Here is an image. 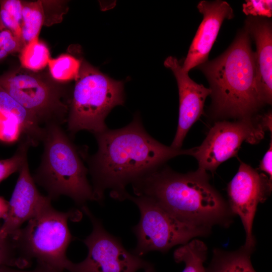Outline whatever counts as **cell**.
Listing matches in <instances>:
<instances>
[{
	"mask_svg": "<svg viewBox=\"0 0 272 272\" xmlns=\"http://www.w3.org/2000/svg\"><path fill=\"white\" fill-rule=\"evenodd\" d=\"M76 213L58 211L51 203L43 208L25 227L10 236L20 257L29 264L34 258L37 263L68 271L72 262L66 251L72 236L67 223Z\"/></svg>",
	"mask_w": 272,
	"mask_h": 272,
	"instance_id": "6",
	"label": "cell"
},
{
	"mask_svg": "<svg viewBox=\"0 0 272 272\" xmlns=\"http://www.w3.org/2000/svg\"><path fill=\"white\" fill-rule=\"evenodd\" d=\"M23 133L19 122L15 119L6 116L0 112V140L6 143L17 141Z\"/></svg>",
	"mask_w": 272,
	"mask_h": 272,
	"instance_id": "26",
	"label": "cell"
},
{
	"mask_svg": "<svg viewBox=\"0 0 272 272\" xmlns=\"http://www.w3.org/2000/svg\"><path fill=\"white\" fill-rule=\"evenodd\" d=\"M19 57L23 68L38 71L48 64L50 54L46 45L36 36L23 47Z\"/></svg>",
	"mask_w": 272,
	"mask_h": 272,
	"instance_id": "20",
	"label": "cell"
},
{
	"mask_svg": "<svg viewBox=\"0 0 272 272\" xmlns=\"http://www.w3.org/2000/svg\"><path fill=\"white\" fill-rule=\"evenodd\" d=\"M0 112L7 117L16 119L21 125L23 138L31 146L42 141L44 130L34 117L0 87Z\"/></svg>",
	"mask_w": 272,
	"mask_h": 272,
	"instance_id": "16",
	"label": "cell"
},
{
	"mask_svg": "<svg viewBox=\"0 0 272 272\" xmlns=\"http://www.w3.org/2000/svg\"><path fill=\"white\" fill-rule=\"evenodd\" d=\"M29 264L20 256L11 237L0 238V268L3 266H17L20 268Z\"/></svg>",
	"mask_w": 272,
	"mask_h": 272,
	"instance_id": "24",
	"label": "cell"
},
{
	"mask_svg": "<svg viewBox=\"0 0 272 272\" xmlns=\"http://www.w3.org/2000/svg\"><path fill=\"white\" fill-rule=\"evenodd\" d=\"M82 209L93 227L91 233L83 241L88 254L83 261L72 262L68 272H137L152 265L128 251L119 239L106 231L86 205Z\"/></svg>",
	"mask_w": 272,
	"mask_h": 272,
	"instance_id": "10",
	"label": "cell"
},
{
	"mask_svg": "<svg viewBox=\"0 0 272 272\" xmlns=\"http://www.w3.org/2000/svg\"><path fill=\"white\" fill-rule=\"evenodd\" d=\"M125 199L134 202L140 212V221L132 229L137 244L132 253L138 256L152 251L165 252L195 237L205 236L212 229L180 220L149 197L127 193Z\"/></svg>",
	"mask_w": 272,
	"mask_h": 272,
	"instance_id": "7",
	"label": "cell"
},
{
	"mask_svg": "<svg viewBox=\"0 0 272 272\" xmlns=\"http://www.w3.org/2000/svg\"><path fill=\"white\" fill-rule=\"evenodd\" d=\"M131 184L136 196L152 199L184 222L212 229L233 221L228 203L210 184L205 170L182 174L163 165Z\"/></svg>",
	"mask_w": 272,
	"mask_h": 272,
	"instance_id": "2",
	"label": "cell"
},
{
	"mask_svg": "<svg viewBox=\"0 0 272 272\" xmlns=\"http://www.w3.org/2000/svg\"><path fill=\"white\" fill-rule=\"evenodd\" d=\"M44 22L42 1H22L21 40L24 45L38 36Z\"/></svg>",
	"mask_w": 272,
	"mask_h": 272,
	"instance_id": "19",
	"label": "cell"
},
{
	"mask_svg": "<svg viewBox=\"0 0 272 272\" xmlns=\"http://www.w3.org/2000/svg\"><path fill=\"white\" fill-rule=\"evenodd\" d=\"M97 152L87 158L92 178L94 199L102 201L105 191L111 197L125 200L126 186L181 155H191L190 149L166 146L145 130L138 113L126 126L105 130L94 135Z\"/></svg>",
	"mask_w": 272,
	"mask_h": 272,
	"instance_id": "1",
	"label": "cell"
},
{
	"mask_svg": "<svg viewBox=\"0 0 272 272\" xmlns=\"http://www.w3.org/2000/svg\"><path fill=\"white\" fill-rule=\"evenodd\" d=\"M0 20L3 25L22 42L21 40L22 1L19 0L0 1Z\"/></svg>",
	"mask_w": 272,
	"mask_h": 272,
	"instance_id": "22",
	"label": "cell"
},
{
	"mask_svg": "<svg viewBox=\"0 0 272 272\" xmlns=\"http://www.w3.org/2000/svg\"><path fill=\"white\" fill-rule=\"evenodd\" d=\"M42 142L44 149L40 164L32 175L51 199L65 195L82 207L94 200L93 189L87 179L84 151L76 147L56 124L47 125Z\"/></svg>",
	"mask_w": 272,
	"mask_h": 272,
	"instance_id": "4",
	"label": "cell"
},
{
	"mask_svg": "<svg viewBox=\"0 0 272 272\" xmlns=\"http://www.w3.org/2000/svg\"><path fill=\"white\" fill-rule=\"evenodd\" d=\"M198 66L209 82L213 117H251L264 104L257 86L255 53L245 30L222 55Z\"/></svg>",
	"mask_w": 272,
	"mask_h": 272,
	"instance_id": "3",
	"label": "cell"
},
{
	"mask_svg": "<svg viewBox=\"0 0 272 272\" xmlns=\"http://www.w3.org/2000/svg\"><path fill=\"white\" fill-rule=\"evenodd\" d=\"M0 272H64L48 265L37 263L36 267L31 270H21L13 269L10 266H3L0 268Z\"/></svg>",
	"mask_w": 272,
	"mask_h": 272,
	"instance_id": "29",
	"label": "cell"
},
{
	"mask_svg": "<svg viewBox=\"0 0 272 272\" xmlns=\"http://www.w3.org/2000/svg\"><path fill=\"white\" fill-rule=\"evenodd\" d=\"M31 146L28 141L22 139L12 157L0 160V182L13 173L19 171L24 163L28 160V151Z\"/></svg>",
	"mask_w": 272,
	"mask_h": 272,
	"instance_id": "23",
	"label": "cell"
},
{
	"mask_svg": "<svg viewBox=\"0 0 272 272\" xmlns=\"http://www.w3.org/2000/svg\"><path fill=\"white\" fill-rule=\"evenodd\" d=\"M51 76L59 82L77 80L82 63L71 55L64 54L56 58H50L48 63Z\"/></svg>",
	"mask_w": 272,
	"mask_h": 272,
	"instance_id": "21",
	"label": "cell"
},
{
	"mask_svg": "<svg viewBox=\"0 0 272 272\" xmlns=\"http://www.w3.org/2000/svg\"><path fill=\"white\" fill-rule=\"evenodd\" d=\"M245 30L254 40L257 83L264 104L272 100V31L270 22L250 16L245 22Z\"/></svg>",
	"mask_w": 272,
	"mask_h": 272,
	"instance_id": "15",
	"label": "cell"
},
{
	"mask_svg": "<svg viewBox=\"0 0 272 272\" xmlns=\"http://www.w3.org/2000/svg\"><path fill=\"white\" fill-rule=\"evenodd\" d=\"M0 87L44 127L66 123L69 107L55 88L22 69L0 76Z\"/></svg>",
	"mask_w": 272,
	"mask_h": 272,
	"instance_id": "8",
	"label": "cell"
},
{
	"mask_svg": "<svg viewBox=\"0 0 272 272\" xmlns=\"http://www.w3.org/2000/svg\"><path fill=\"white\" fill-rule=\"evenodd\" d=\"M9 208V201L4 197L0 196V220H4L7 217Z\"/></svg>",
	"mask_w": 272,
	"mask_h": 272,
	"instance_id": "30",
	"label": "cell"
},
{
	"mask_svg": "<svg viewBox=\"0 0 272 272\" xmlns=\"http://www.w3.org/2000/svg\"><path fill=\"white\" fill-rule=\"evenodd\" d=\"M253 251L244 245L234 251L213 250V258L207 272H256L251 261Z\"/></svg>",
	"mask_w": 272,
	"mask_h": 272,
	"instance_id": "17",
	"label": "cell"
},
{
	"mask_svg": "<svg viewBox=\"0 0 272 272\" xmlns=\"http://www.w3.org/2000/svg\"><path fill=\"white\" fill-rule=\"evenodd\" d=\"M271 140L269 144L268 150L265 153L259 165V169L264 172L268 175L269 179L272 180V142Z\"/></svg>",
	"mask_w": 272,
	"mask_h": 272,
	"instance_id": "28",
	"label": "cell"
},
{
	"mask_svg": "<svg viewBox=\"0 0 272 272\" xmlns=\"http://www.w3.org/2000/svg\"><path fill=\"white\" fill-rule=\"evenodd\" d=\"M208 248L201 240L193 239L174 251L173 256L177 263L185 264L182 272H207L203 263Z\"/></svg>",
	"mask_w": 272,
	"mask_h": 272,
	"instance_id": "18",
	"label": "cell"
},
{
	"mask_svg": "<svg viewBox=\"0 0 272 272\" xmlns=\"http://www.w3.org/2000/svg\"><path fill=\"white\" fill-rule=\"evenodd\" d=\"M271 190V181L266 175L242 162L228 185L229 206L242 223L246 236L244 246L252 251L256 243L252 226L257 207L266 199Z\"/></svg>",
	"mask_w": 272,
	"mask_h": 272,
	"instance_id": "11",
	"label": "cell"
},
{
	"mask_svg": "<svg viewBox=\"0 0 272 272\" xmlns=\"http://www.w3.org/2000/svg\"><path fill=\"white\" fill-rule=\"evenodd\" d=\"M66 120L74 137L82 130L94 135L107 128L105 118L113 108L124 103L123 83L109 78L86 62L76 81Z\"/></svg>",
	"mask_w": 272,
	"mask_h": 272,
	"instance_id": "5",
	"label": "cell"
},
{
	"mask_svg": "<svg viewBox=\"0 0 272 272\" xmlns=\"http://www.w3.org/2000/svg\"><path fill=\"white\" fill-rule=\"evenodd\" d=\"M197 7L203 18L182 65V70L188 73L208 60L223 22L234 17L233 9L225 1H201Z\"/></svg>",
	"mask_w": 272,
	"mask_h": 272,
	"instance_id": "14",
	"label": "cell"
},
{
	"mask_svg": "<svg viewBox=\"0 0 272 272\" xmlns=\"http://www.w3.org/2000/svg\"><path fill=\"white\" fill-rule=\"evenodd\" d=\"M19 177L9 201L8 214L0 227V238L11 236L25 222L37 215L51 199L38 190L30 172L28 160L19 171Z\"/></svg>",
	"mask_w": 272,
	"mask_h": 272,
	"instance_id": "12",
	"label": "cell"
},
{
	"mask_svg": "<svg viewBox=\"0 0 272 272\" xmlns=\"http://www.w3.org/2000/svg\"><path fill=\"white\" fill-rule=\"evenodd\" d=\"M24 46L23 42L0 20V61L10 54L20 52Z\"/></svg>",
	"mask_w": 272,
	"mask_h": 272,
	"instance_id": "25",
	"label": "cell"
},
{
	"mask_svg": "<svg viewBox=\"0 0 272 272\" xmlns=\"http://www.w3.org/2000/svg\"><path fill=\"white\" fill-rule=\"evenodd\" d=\"M145 272H156L152 265L144 269Z\"/></svg>",
	"mask_w": 272,
	"mask_h": 272,
	"instance_id": "31",
	"label": "cell"
},
{
	"mask_svg": "<svg viewBox=\"0 0 272 272\" xmlns=\"http://www.w3.org/2000/svg\"><path fill=\"white\" fill-rule=\"evenodd\" d=\"M243 12L246 15L252 17H266L272 16L271 1H246L243 4Z\"/></svg>",
	"mask_w": 272,
	"mask_h": 272,
	"instance_id": "27",
	"label": "cell"
},
{
	"mask_svg": "<svg viewBox=\"0 0 272 272\" xmlns=\"http://www.w3.org/2000/svg\"><path fill=\"white\" fill-rule=\"evenodd\" d=\"M165 67L173 73L177 83L179 110L177 128L171 145L175 149H181L187 133L191 126L203 114L207 97L211 95V90L191 80L188 73L184 71L177 59L170 56L164 61Z\"/></svg>",
	"mask_w": 272,
	"mask_h": 272,
	"instance_id": "13",
	"label": "cell"
},
{
	"mask_svg": "<svg viewBox=\"0 0 272 272\" xmlns=\"http://www.w3.org/2000/svg\"><path fill=\"white\" fill-rule=\"evenodd\" d=\"M265 129L260 116L215 123L202 144L192 148L198 168L214 173L223 162L235 156L243 142L258 144L264 137Z\"/></svg>",
	"mask_w": 272,
	"mask_h": 272,
	"instance_id": "9",
	"label": "cell"
}]
</instances>
